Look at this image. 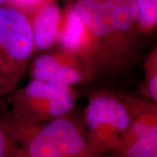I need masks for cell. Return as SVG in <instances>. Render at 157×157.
Here are the masks:
<instances>
[{
    "mask_svg": "<svg viewBox=\"0 0 157 157\" xmlns=\"http://www.w3.org/2000/svg\"><path fill=\"white\" fill-rule=\"evenodd\" d=\"M7 151V138L2 127L0 126V157L4 156Z\"/></svg>",
    "mask_w": 157,
    "mask_h": 157,
    "instance_id": "11",
    "label": "cell"
},
{
    "mask_svg": "<svg viewBox=\"0 0 157 157\" xmlns=\"http://www.w3.org/2000/svg\"><path fill=\"white\" fill-rule=\"evenodd\" d=\"M31 25L22 12L11 7L0 6V53L9 62L24 61L32 52Z\"/></svg>",
    "mask_w": 157,
    "mask_h": 157,
    "instance_id": "2",
    "label": "cell"
},
{
    "mask_svg": "<svg viewBox=\"0 0 157 157\" xmlns=\"http://www.w3.org/2000/svg\"><path fill=\"white\" fill-rule=\"evenodd\" d=\"M5 1H6V0H0V6L2 5V4L5 2Z\"/></svg>",
    "mask_w": 157,
    "mask_h": 157,
    "instance_id": "13",
    "label": "cell"
},
{
    "mask_svg": "<svg viewBox=\"0 0 157 157\" xmlns=\"http://www.w3.org/2000/svg\"><path fill=\"white\" fill-rule=\"evenodd\" d=\"M149 90H150V93L153 96V98L155 100H156L157 98V75L154 76V77L153 78V79L151 81L150 84H149Z\"/></svg>",
    "mask_w": 157,
    "mask_h": 157,
    "instance_id": "12",
    "label": "cell"
},
{
    "mask_svg": "<svg viewBox=\"0 0 157 157\" xmlns=\"http://www.w3.org/2000/svg\"><path fill=\"white\" fill-rule=\"evenodd\" d=\"M73 11L96 36L129 30L137 19L135 0H77Z\"/></svg>",
    "mask_w": 157,
    "mask_h": 157,
    "instance_id": "1",
    "label": "cell"
},
{
    "mask_svg": "<svg viewBox=\"0 0 157 157\" xmlns=\"http://www.w3.org/2000/svg\"><path fill=\"white\" fill-rule=\"evenodd\" d=\"M32 75L36 80L67 86L80 80V75L69 68L60 66L53 57L48 55L35 59Z\"/></svg>",
    "mask_w": 157,
    "mask_h": 157,
    "instance_id": "6",
    "label": "cell"
},
{
    "mask_svg": "<svg viewBox=\"0 0 157 157\" xmlns=\"http://www.w3.org/2000/svg\"><path fill=\"white\" fill-rule=\"evenodd\" d=\"M60 13L56 5H49L39 11L31 26L33 39L39 49L49 48L56 37Z\"/></svg>",
    "mask_w": 157,
    "mask_h": 157,
    "instance_id": "7",
    "label": "cell"
},
{
    "mask_svg": "<svg viewBox=\"0 0 157 157\" xmlns=\"http://www.w3.org/2000/svg\"><path fill=\"white\" fill-rule=\"evenodd\" d=\"M26 97L45 98L50 103V112L58 117L73 109L74 101L66 86L34 80L23 90Z\"/></svg>",
    "mask_w": 157,
    "mask_h": 157,
    "instance_id": "4",
    "label": "cell"
},
{
    "mask_svg": "<svg viewBox=\"0 0 157 157\" xmlns=\"http://www.w3.org/2000/svg\"><path fill=\"white\" fill-rule=\"evenodd\" d=\"M156 127L143 135L127 151L129 157L156 156Z\"/></svg>",
    "mask_w": 157,
    "mask_h": 157,
    "instance_id": "8",
    "label": "cell"
},
{
    "mask_svg": "<svg viewBox=\"0 0 157 157\" xmlns=\"http://www.w3.org/2000/svg\"><path fill=\"white\" fill-rule=\"evenodd\" d=\"M84 140L66 119H58L45 127L31 141L29 153L33 157L74 156L83 150Z\"/></svg>",
    "mask_w": 157,
    "mask_h": 157,
    "instance_id": "3",
    "label": "cell"
},
{
    "mask_svg": "<svg viewBox=\"0 0 157 157\" xmlns=\"http://www.w3.org/2000/svg\"><path fill=\"white\" fill-rule=\"evenodd\" d=\"M82 31V21L72 10L68 15L66 29L61 37L62 44L68 49L76 48L81 39Z\"/></svg>",
    "mask_w": 157,
    "mask_h": 157,
    "instance_id": "9",
    "label": "cell"
},
{
    "mask_svg": "<svg viewBox=\"0 0 157 157\" xmlns=\"http://www.w3.org/2000/svg\"><path fill=\"white\" fill-rule=\"evenodd\" d=\"M137 18L143 27L151 28L157 21V0H135Z\"/></svg>",
    "mask_w": 157,
    "mask_h": 157,
    "instance_id": "10",
    "label": "cell"
},
{
    "mask_svg": "<svg viewBox=\"0 0 157 157\" xmlns=\"http://www.w3.org/2000/svg\"><path fill=\"white\" fill-rule=\"evenodd\" d=\"M87 118L93 129L103 123H109L119 129H127L130 124L125 108L119 102L106 97L96 98L90 103Z\"/></svg>",
    "mask_w": 157,
    "mask_h": 157,
    "instance_id": "5",
    "label": "cell"
}]
</instances>
